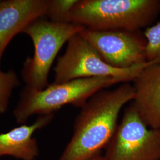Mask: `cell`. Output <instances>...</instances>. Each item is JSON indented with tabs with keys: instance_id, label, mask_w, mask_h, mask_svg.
I'll return each instance as SVG.
<instances>
[{
	"instance_id": "7a4b0ae2",
	"label": "cell",
	"mask_w": 160,
	"mask_h": 160,
	"mask_svg": "<svg viewBox=\"0 0 160 160\" xmlns=\"http://www.w3.org/2000/svg\"><path fill=\"white\" fill-rule=\"evenodd\" d=\"M160 13V0H78L71 22L96 30L140 31Z\"/></svg>"
},
{
	"instance_id": "5bb4252c",
	"label": "cell",
	"mask_w": 160,
	"mask_h": 160,
	"mask_svg": "<svg viewBox=\"0 0 160 160\" xmlns=\"http://www.w3.org/2000/svg\"><path fill=\"white\" fill-rule=\"evenodd\" d=\"M89 160H105V159H104L103 155H102L100 154H98Z\"/></svg>"
},
{
	"instance_id": "277c9868",
	"label": "cell",
	"mask_w": 160,
	"mask_h": 160,
	"mask_svg": "<svg viewBox=\"0 0 160 160\" xmlns=\"http://www.w3.org/2000/svg\"><path fill=\"white\" fill-rule=\"evenodd\" d=\"M43 17L30 22L22 31L32 39L34 51L33 57L24 62L22 77L26 86L38 90L48 86L50 69L61 48L86 28L74 23H53Z\"/></svg>"
},
{
	"instance_id": "4fadbf2b",
	"label": "cell",
	"mask_w": 160,
	"mask_h": 160,
	"mask_svg": "<svg viewBox=\"0 0 160 160\" xmlns=\"http://www.w3.org/2000/svg\"><path fill=\"white\" fill-rule=\"evenodd\" d=\"M143 35L147 40L146 57L147 62L160 63V22L148 27Z\"/></svg>"
},
{
	"instance_id": "7c38bea8",
	"label": "cell",
	"mask_w": 160,
	"mask_h": 160,
	"mask_svg": "<svg viewBox=\"0 0 160 160\" xmlns=\"http://www.w3.org/2000/svg\"><path fill=\"white\" fill-rule=\"evenodd\" d=\"M20 84V80L13 70L7 72L0 70V114L7 112L12 92Z\"/></svg>"
},
{
	"instance_id": "3957f363",
	"label": "cell",
	"mask_w": 160,
	"mask_h": 160,
	"mask_svg": "<svg viewBox=\"0 0 160 160\" xmlns=\"http://www.w3.org/2000/svg\"><path fill=\"white\" fill-rule=\"evenodd\" d=\"M125 82L118 78H82L49 84L42 90L28 86L22 90L13 115L18 124H24L34 114L54 113L67 104L82 108L91 97L103 88Z\"/></svg>"
},
{
	"instance_id": "52a82bcc",
	"label": "cell",
	"mask_w": 160,
	"mask_h": 160,
	"mask_svg": "<svg viewBox=\"0 0 160 160\" xmlns=\"http://www.w3.org/2000/svg\"><path fill=\"white\" fill-rule=\"evenodd\" d=\"M80 33L113 67L128 68L147 62V42L139 31L85 28Z\"/></svg>"
},
{
	"instance_id": "30bf717a",
	"label": "cell",
	"mask_w": 160,
	"mask_h": 160,
	"mask_svg": "<svg viewBox=\"0 0 160 160\" xmlns=\"http://www.w3.org/2000/svg\"><path fill=\"white\" fill-rule=\"evenodd\" d=\"M54 113L40 115L30 125L23 124L5 133H0V158L10 156L21 160H36L39 155L34 132L47 126Z\"/></svg>"
},
{
	"instance_id": "6da1fadb",
	"label": "cell",
	"mask_w": 160,
	"mask_h": 160,
	"mask_svg": "<svg viewBox=\"0 0 160 160\" xmlns=\"http://www.w3.org/2000/svg\"><path fill=\"white\" fill-rule=\"evenodd\" d=\"M135 96V88L129 82L94 94L81 108L72 137L57 160H89L100 154L118 127L121 110Z\"/></svg>"
},
{
	"instance_id": "ba28073f",
	"label": "cell",
	"mask_w": 160,
	"mask_h": 160,
	"mask_svg": "<svg viewBox=\"0 0 160 160\" xmlns=\"http://www.w3.org/2000/svg\"><path fill=\"white\" fill-rule=\"evenodd\" d=\"M49 0L0 1V65L12 39L35 19L46 15Z\"/></svg>"
},
{
	"instance_id": "5b68a950",
	"label": "cell",
	"mask_w": 160,
	"mask_h": 160,
	"mask_svg": "<svg viewBox=\"0 0 160 160\" xmlns=\"http://www.w3.org/2000/svg\"><path fill=\"white\" fill-rule=\"evenodd\" d=\"M154 62H146L128 68H118L104 61L94 48L80 33L68 41L67 49L54 67V83L82 78L112 77L125 82L133 81L143 69Z\"/></svg>"
},
{
	"instance_id": "8fae6325",
	"label": "cell",
	"mask_w": 160,
	"mask_h": 160,
	"mask_svg": "<svg viewBox=\"0 0 160 160\" xmlns=\"http://www.w3.org/2000/svg\"><path fill=\"white\" fill-rule=\"evenodd\" d=\"M78 0H49L45 16L52 22L68 24L71 22V12Z\"/></svg>"
},
{
	"instance_id": "9c48e42d",
	"label": "cell",
	"mask_w": 160,
	"mask_h": 160,
	"mask_svg": "<svg viewBox=\"0 0 160 160\" xmlns=\"http://www.w3.org/2000/svg\"><path fill=\"white\" fill-rule=\"evenodd\" d=\"M133 81L135 96L132 103L147 126L160 129V63H151Z\"/></svg>"
},
{
	"instance_id": "8992f818",
	"label": "cell",
	"mask_w": 160,
	"mask_h": 160,
	"mask_svg": "<svg viewBox=\"0 0 160 160\" xmlns=\"http://www.w3.org/2000/svg\"><path fill=\"white\" fill-rule=\"evenodd\" d=\"M104 149L105 160H160V129L147 126L131 102Z\"/></svg>"
}]
</instances>
